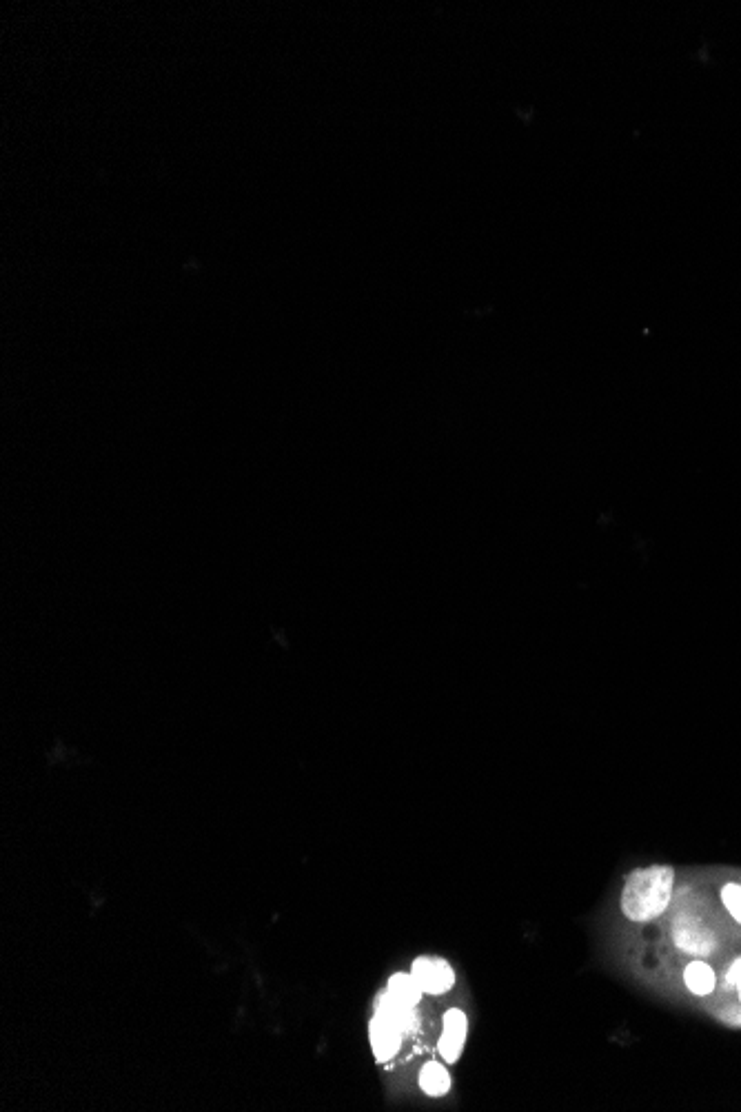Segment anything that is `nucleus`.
<instances>
[{"instance_id":"1","label":"nucleus","mask_w":741,"mask_h":1112,"mask_svg":"<svg viewBox=\"0 0 741 1112\" xmlns=\"http://www.w3.org/2000/svg\"><path fill=\"white\" fill-rule=\"evenodd\" d=\"M675 888V871L671 866L655 864L631 873L624 884L619 906L631 922H653L671 906Z\"/></svg>"},{"instance_id":"9","label":"nucleus","mask_w":741,"mask_h":1112,"mask_svg":"<svg viewBox=\"0 0 741 1112\" xmlns=\"http://www.w3.org/2000/svg\"><path fill=\"white\" fill-rule=\"evenodd\" d=\"M375 1013H382L384 1017H389L391 1021H395L404 1033H409L415 1026V1015H413V1008L411 1006H404L400 1004L398 999H393L387 990L378 997V1004H375Z\"/></svg>"},{"instance_id":"2","label":"nucleus","mask_w":741,"mask_h":1112,"mask_svg":"<svg viewBox=\"0 0 741 1112\" xmlns=\"http://www.w3.org/2000/svg\"><path fill=\"white\" fill-rule=\"evenodd\" d=\"M411 975L418 979L424 995H444L455 986L453 966L440 957H418L411 966Z\"/></svg>"},{"instance_id":"6","label":"nucleus","mask_w":741,"mask_h":1112,"mask_svg":"<svg viewBox=\"0 0 741 1112\" xmlns=\"http://www.w3.org/2000/svg\"><path fill=\"white\" fill-rule=\"evenodd\" d=\"M675 942L682 950H688V953H706V950L713 948V937H710L708 928L695 922L679 924L675 930Z\"/></svg>"},{"instance_id":"8","label":"nucleus","mask_w":741,"mask_h":1112,"mask_svg":"<svg viewBox=\"0 0 741 1112\" xmlns=\"http://www.w3.org/2000/svg\"><path fill=\"white\" fill-rule=\"evenodd\" d=\"M684 982L690 993L697 997H706L715 990L717 977H715V970L706 962H693L684 970Z\"/></svg>"},{"instance_id":"7","label":"nucleus","mask_w":741,"mask_h":1112,"mask_svg":"<svg viewBox=\"0 0 741 1112\" xmlns=\"http://www.w3.org/2000/svg\"><path fill=\"white\" fill-rule=\"evenodd\" d=\"M387 993H389L393 999H398L400 1004L415 1008V1006H418V1004L422 1002L424 990H422V986L418 984V979H415L411 973H395V975L389 979Z\"/></svg>"},{"instance_id":"11","label":"nucleus","mask_w":741,"mask_h":1112,"mask_svg":"<svg viewBox=\"0 0 741 1112\" xmlns=\"http://www.w3.org/2000/svg\"><path fill=\"white\" fill-rule=\"evenodd\" d=\"M735 988H737V990H739V995H741V979H739V984H737V986H735Z\"/></svg>"},{"instance_id":"4","label":"nucleus","mask_w":741,"mask_h":1112,"mask_svg":"<svg viewBox=\"0 0 741 1112\" xmlns=\"http://www.w3.org/2000/svg\"><path fill=\"white\" fill-rule=\"evenodd\" d=\"M404 1035H406L404 1030L389 1017H384L382 1013H375L373 1019L369 1021L371 1048L378 1061H389L398 1055Z\"/></svg>"},{"instance_id":"10","label":"nucleus","mask_w":741,"mask_h":1112,"mask_svg":"<svg viewBox=\"0 0 741 1112\" xmlns=\"http://www.w3.org/2000/svg\"><path fill=\"white\" fill-rule=\"evenodd\" d=\"M722 902L735 922L741 924V884H726L722 888Z\"/></svg>"},{"instance_id":"3","label":"nucleus","mask_w":741,"mask_h":1112,"mask_svg":"<svg viewBox=\"0 0 741 1112\" xmlns=\"http://www.w3.org/2000/svg\"><path fill=\"white\" fill-rule=\"evenodd\" d=\"M466 1033H469V1017L462 1008H451L444 1013L442 1019V1037L438 1050L446 1064H455L462 1057V1050L466 1044Z\"/></svg>"},{"instance_id":"5","label":"nucleus","mask_w":741,"mask_h":1112,"mask_svg":"<svg viewBox=\"0 0 741 1112\" xmlns=\"http://www.w3.org/2000/svg\"><path fill=\"white\" fill-rule=\"evenodd\" d=\"M420 1088L429 1097H444L451 1090V1075L440 1061H426L420 1070Z\"/></svg>"}]
</instances>
